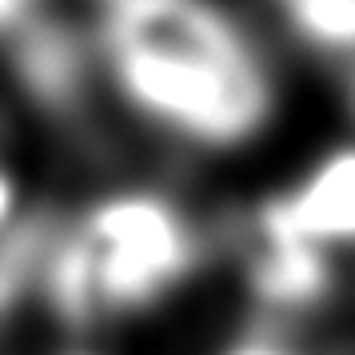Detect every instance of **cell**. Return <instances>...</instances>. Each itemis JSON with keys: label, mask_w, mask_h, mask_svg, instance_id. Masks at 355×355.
<instances>
[{"label": "cell", "mask_w": 355, "mask_h": 355, "mask_svg": "<svg viewBox=\"0 0 355 355\" xmlns=\"http://www.w3.org/2000/svg\"><path fill=\"white\" fill-rule=\"evenodd\" d=\"M100 52L120 96L184 144H243L275 108L268 60L216 0H104Z\"/></svg>", "instance_id": "obj_1"}, {"label": "cell", "mask_w": 355, "mask_h": 355, "mask_svg": "<svg viewBox=\"0 0 355 355\" xmlns=\"http://www.w3.org/2000/svg\"><path fill=\"white\" fill-rule=\"evenodd\" d=\"M44 295L72 327L156 307L204 259V236L172 196L128 188L84 208L44 252Z\"/></svg>", "instance_id": "obj_2"}, {"label": "cell", "mask_w": 355, "mask_h": 355, "mask_svg": "<svg viewBox=\"0 0 355 355\" xmlns=\"http://www.w3.org/2000/svg\"><path fill=\"white\" fill-rule=\"evenodd\" d=\"M263 216L327 256L355 248V144L331 148L288 192L263 204Z\"/></svg>", "instance_id": "obj_3"}, {"label": "cell", "mask_w": 355, "mask_h": 355, "mask_svg": "<svg viewBox=\"0 0 355 355\" xmlns=\"http://www.w3.org/2000/svg\"><path fill=\"white\" fill-rule=\"evenodd\" d=\"M243 272H248L256 300L272 311H311L336 288L331 256L295 240L291 232L272 224L263 211H256L248 224Z\"/></svg>", "instance_id": "obj_4"}, {"label": "cell", "mask_w": 355, "mask_h": 355, "mask_svg": "<svg viewBox=\"0 0 355 355\" xmlns=\"http://www.w3.org/2000/svg\"><path fill=\"white\" fill-rule=\"evenodd\" d=\"M295 36L323 56H355V0H275Z\"/></svg>", "instance_id": "obj_5"}, {"label": "cell", "mask_w": 355, "mask_h": 355, "mask_svg": "<svg viewBox=\"0 0 355 355\" xmlns=\"http://www.w3.org/2000/svg\"><path fill=\"white\" fill-rule=\"evenodd\" d=\"M24 216V196H20V180L12 176V168L0 160V240L12 236Z\"/></svg>", "instance_id": "obj_6"}, {"label": "cell", "mask_w": 355, "mask_h": 355, "mask_svg": "<svg viewBox=\"0 0 355 355\" xmlns=\"http://www.w3.org/2000/svg\"><path fill=\"white\" fill-rule=\"evenodd\" d=\"M220 355H300V352L291 343H284L279 336H248V339H236Z\"/></svg>", "instance_id": "obj_7"}]
</instances>
